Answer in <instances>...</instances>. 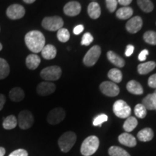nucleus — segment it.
Returning a JSON list of instances; mask_svg holds the SVG:
<instances>
[{"label": "nucleus", "instance_id": "obj_1", "mask_svg": "<svg viewBox=\"0 0 156 156\" xmlns=\"http://www.w3.org/2000/svg\"><path fill=\"white\" fill-rule=\"evenodd\" d=\"M25 42L28 49L36 54L41 51L46 44V39L41 32L32 30L25 35Z\"/></svg>", "mask_w": 156, "mask_h": 156}, {"label": "nucleus", "instance_id": "obj_2", "mask_svg": "<svg viewBox=\"0 0 156 156\" xmlns=\"http://www.w3.org/2000/svg\"><path fill=\"white\" fill-rule=\"evenodd\" d=\"M100 142L98 136L92 135L87 136L83 142L80 147V153L83 156H91L98 151Z\"/></svg>", "mask_w": 156, "mask_h": 156}, {"label": "nucleus", "instance_id": "obj_3", "mask_svg": "<svg viewBox=\"0 0 156 156\" xmlns=\"http://www.w3.org/2000/svg\"><path fill=\"white\" fill-rule=\"evenodd\" d=\"M77 135L75 132L71 131L66 132L60 136L58 140V147L63 153H68L75 145Z\"/></svg>", "mask_w": 156, "mask_h": 156}, {"label": "nucleus", "instance_id": "obj_4", "mask_svg": "<svg viewBox=\"0 0 156 156\" xmlns=\"http://www.w3.org/2000/svg\"><path fill=\"white\" fill-rule=\"evenodd\" d=\"M113 112L117 117L120 119H126L131 114V108L125 101L118 100L114 103Z\"/></svg>", "mask_w": 156, "mask_h": 156}, {"label": "nucleus", "instance_id": "obj_5", "mask_svg": "<svg viewBox=\"0 0 156 156\" xmlns=\"http://www.w3.org/2000/svg\"><path fill=\"white\" fill-rule=\"evenodd\" d=\"M63 25V20L58 16L46 17L42 21L43 28L49 31H57L62 28Z\"/></svg>", "mask_w": 156, "mask_h": 156}, {"label": "nucleus", "instance_id": "obj_6", "mask_svg": "<svg viewBox=\"0 0 156 156\" xmlns=\"http://www.w3.org/2000/svg\"><path fill=\"white\" fill-rule=\"evenodd\" d=\"M101 54V48L99 46H93L88 50L83 58V63L87 67H93L98 62Z\"/></svg>", "mask_w": 156, "mask_h": 156}, {"label": "nucleus", "instance_id": "obj_7", "mask_svg": "<svg viewBox=\"0 0 156 156\" xmlns=\"http://www.w3.org/2000/svg\"><path fill=\"white\" fill-rule=\"evenodd\" d=\"M62 75V69L58 66H51L44 68L41 72V77L47 82L56 81Z\"/></svg>", "mask_w": 156, "mask_h": 156}, {"label": "nucleus", "instance_id": "obj_8", "mask_svg": "<svg viewBox=\"0 0 156 156\" xmlns=\"http://www.w3.org/2000/svg\"><path fill=\"white\" fill-rule=\"evenodd\" d=\"M17 123L20 128L22 129H28L30 128L34 123V117L32 113L28 110L20 112L17 118Z\"/></svg>", "mask_w": 156, "mask_h": 156}, {"label": "nucleus", "instance_id": "obj_9", "mask_svg": "<svg viewBox=\"0 0 156 156\" xmlns=\"http://www.w3.org/2000/svg\"><path fill=\"white\" fill-rule=\"evenodd\" d=\"M66 116V112L62 108H55L51 110L47 116V122L48 124L55 125L62 122Z\"/></svg>", "mask_w": 156, "mask_h": 156}, {"label": "nucleus", "instance_id": "obj_10", "mask_svg": "<svg viewBox=\"0 0 156 156\" xmlns=\"http://www.w3.org/2000/svg\"><path fill=\"white\" fill-rule=\"evenodd\" d=\"M100 90L103 94L108 97H115L119 93V87L116 83L111 81L103 82L100 85Z\"/></svg>", "mask_w": 156, "mask_h": 156}, {"label": "nucleus", "instance_id": "obj_11", "mask_svg": "<svg viewBox=\"0 0 156 156\" xmlns=\"http://www.w3.org/2000/svg\"><path fill=\"white\" fill-rule=\"evenodd\" d=\"M7 17L11 20H18L24 17L25 9L22 5L18 4L12 5L7 8L6 12Z\"/></svg>", "mask_w": 156, "mask_h": 156}, {"label": "nucleus", "instance_id": "obj_12", "mask_svg": "<svg viewBox=\"0 0 156 156\" xmlns=\"http://www.w3.org/2000/svg\"><path fill=\"white\" fill-rule=\"evenodd\" d=\"M56 90V85L51 82H42L37 86L36 90L38 95L41 96H46L54 93Z\"/></svg>", "mask_w": 156, "mask_h": 156}, {"label": "nucleus", "instance_id": "obj_13", "mask_svg": "<svg viewBox=\"0 0 156 156\" xmlns=\"http://www.w3.org/2000/svg\"><path fill=\"white\" fill-rule=\"evenodd\" d=\"M142 27V20L139 16L132 17L126 23V30L130 34H136L138 31L141 30Z\"/></svg>", "mask_w": 156, "mask_h": 156}, {"label": "nucleus", "instance_id": "obj_14", "mask_svg": "<svg viewBox=\"0 0 156 156\" xmlns=\"http://www.w3.org/2000/svg\"><path fill=\"white\" fill-rule=\"evenodd\" d=\"M81 12V5L78 2H69L64 7V12L67 16L74 17Z\"/></svg>", "mask_w": 156, "mask_h": 156}, {"label": "nucleus", "instance_id": "obj_15", "mask_svg": "<svg viewBox=\"0 0 156 156\" xmlns=\"http://www.w3.org/2000/svg\"><path fill=\"white\" fill-rule=\"evenodd\" d=\"M119 142L123 145H125L126 147H134L136 145V138L131 134L125 132L120 134L118 137Z\"/></svg>", "mask_w": 156, "mask_h": 156}, {"label": "nucleus", "instance_id": "obj_16", "mask_svg": "<svg viewBox=\"0 0 156 156\" xmlns=\"http://www.w3.org/2000/svg\"><path fill=\"white\" fill-rule=\"evenodd\" d=\"M41 55L45 59H53L56 56V48L54 46L51 44L45 45L44 47L41 50Z\"/></svg>", "mask_w": 156, "mask_h": 156}, {"label": "nucleus", "instance_id": "obj_17", "mask_svg": "<svg viewBox=\"0 0 156 156\" xmlns=\"http://www.w3.org/2000/svg\"><path fill=\"white\" fill-rule=\"evenodd\" d=\"M41 63V58L37 54H29L25 59V64L29 69L34 70L38 68Z\"/></svg>", "mask_w": 156, "mask_h": 156}, {"label": "nucleus", "instance_id": "obj_18", "mask_svg": "<svg viewBox=\"0 0 156 156\" xmlns=\"http://www.w3.org/2000/svg\"><path fill=\"white\" fill-rule=\"evenodd\" d=\"M126 89L130 93L134 95H142L143 93V87L136 80H130L126 85Z\"/></svg>", "mask_w": 156, "mask_h": 156}, {"label": "nucleus", "instance_id": "obj_19", "mask_svg": "<svg viewBox=\"0 0 156 156\" xmlns=\"http://www.w3.org/2000/svg\"><path fill=\"white\" fill-rule=\"evenodd\" d=\"M9 99L14 102H20L23 101L25 98V93L22 88L19 87H14L9 91Z\"/></svg>", "mask_w": 156, "mask_h": 156}, {"label": "nucleus", "instance_id": "obj_20", "mask_svg": "<svg viewBox=\"0 0 156 156\" xmlns=\"http://www.w3.org/2000/svg\"><path fill=\"white\" fill-rule=\"evenodd\" d=\"M87 13L92 19H98L101 16V10L98 3L93 2L90 3L87 7Z\"/></svg>", "mask_w": 156, "mask_h": 156}, {"label": "nucleus", "instance_id": "obj_21", "mask_svg": "<svg viewBox=\"0 0 156 156\" xmlns=\"http://www.w3.org/2000/svg\"><path fill=\"white\" fill-rule=\"evenodd\" d=\"M154 133L153 129L149 127L142 129L137 133V138L141 142H149L153 140Z\"/></svg>", "mask_w": 156, "mask_h": 156}, {"label": "nucleus", "instance_id": "obj_22", "mask_svg": "<svg viewBox=\"0 0 156 156\" xmlns=\"http://www.w3.org/2000/svg\"><path fill=\"white\" fill-rule=\"evenodd\" d=\"M156 67L155 62L151 61L145 62V63L140 64L137 67V71L140 75H147L149 73L153 71Z\"/></svg>", "mask_w": 156, "mask_h": 156}, {"label": "nucleus", "instance_id": "obj_23", "mask_svg": "<svg viewBox=\"0 0 156 156\" xmlns=\"http://www.w3.org/2000/svg\"><path fill=\"white\" fill-rule=\"evenodd\" d=\"M107 58H108L109 62H112L113 64H114L116 67H123L125 65L124 60L122 57H120L119 56L117 55L116 53H114V51H108V53H107Z\"/></svg>", "mask_w": 156, "mask_h": 156}, {"label": "nucleus", "instance_id": "obj_24", "mask_svg": "<svg viewBox=\"0 0 156 156\" xmlns=\"http://www.w3.org/2000/svg\"><path fill=\"white\" fill-rule=\"evenodd\" d=\"M133 15V9L129 7H121L116 12V17L121 20H126L130 18Z\"/></svg>", "mask_w": 156, "mask_h": 156}, {"label": "nucleus", "instance_id": "obj_25", "mask_svg": "<svg viewBox=\"0 0 156 156\" xmlns=\"http://www.w3.org/2000/svg\"><path fill=\"white\" fill-rule=\"evenodd\" d=\"M137 124L138 122L135 117L129 116L123 124V129L126 132H131L136 127Z\"/></svg>", "mask_w": 156, "mask_h": 156}, {"label": "nucleus", "instance_id": "obj_26", "mask_svg": "<svg viewBox=\"0 0 156 156\" xmlns=\"http://www.w3.org/2000/svg\"><path fill=\"white\" fill-rule=\"evenodd\" d=\"M17 125V119L14 115H9L5 119H4L2 126L4 129L9 130L15 129Z\"/></svg>", "mask_w": 156, "mask_h": 156}, {"label": "nucleus", "instance_id": "obj_27", "mask_svg": "<svg viewBox=\"0 0 156 156\" xmlns=\"http://www.w3.org/2000/svg\"><path fill=\"white\" fill-rule=\"evenodd\" d=\"M10 72L9 64L5 59L0 58V80L5 79Z\"/></svg>", "mask_w": 156, "mask_h": 156}, {"label": "nucleus", "instance_id": "obj_28", "mask_svg": "<svg viewBox=\"0 0 156 156\" xmlns=\"http://www.w3.org/2000/svg\"><path fill=\"white\" fill-rule=\"evenodd\" d=\"M108 77L114 83H119L122 80V72L116 68H114V69L109 70Z\"/></svg>", "mask_w": 156, "mask_h": 156}, {"label": "nucleus", "instance_id": "obj_29", "mask_svg": "<svg viewBox=\"0 0 156 156\" xmlns=\"http://www.w3.org/2000/svg\"><path fill=\"white\" fill-rule=\"evenodd\" d=\"M108 155L110 156H131L125 150L118 146H112L109 147Z\"/></svg>", "mask_w": 156, "mask_h": 156}, {"label": "nucleus", "instance_id": "obj_30", "mask_svg": "<svg viewBox=\"0 0 156 156\" xmlns=\"http://www.w3.org/2000/svg\"><path fill=\"white\" fill-rule=\"evenodd\" d=\"M137 5L145 12H151L153 10L154 6L151 0H137Z\"/></svg>", "mask_w": 156, "mask_h": 156}, {"label": "nucleus", "instance_id": "obj_31", "mask_svg": "<svg viewBox=\"0 0 156 156\" xmlns=\"http://www.w3.org/2000/svg\"><path fill=\"white\" fill-rule=\"evenodd\" d=\"M57 38L59 41H61L62 43H65L69 41V39L70 38V34L69 30L67 29L62 28H60L59 30H57Z\"/></svg>", "mask_w": 156, "mask_h": 156}, {"label": "nucleus", "instance_id": "obj_32", "mask_svg": "<svg viewBox=\"0 0 156 156\" xmlns=\"http://www.w3.org/2000/svg\"><path fill=\"white\" fill-rule=\"evenodd\" d=\"M144 41L148 44L156 45V32L155 31H147L143 36Z\"/></svg>", "mask_w": 156, "mask_h": 156}, {"label": "nucleus", "instance_id": "obj_33", "mask_svg": "<svg viewBox=\"0 0 156 156\" xmlns=\"http://www.w3.org/2000/svg\"><path fill=\"white\" fill-rule=\"evenodd\" d=\"M134 114L140 119H144L147 115V109L142 103L136 104L134 107Z\"/></svg>", "mask_w": 156, "mask_h": 156}, {"label": "nucleus", "instance_id": "obj_34", "mask_svg": "<svg viewBox=\"0 0 156 156\" xmlns=\"http://www.w3.org/2000/svg\"><path fill=\"white\" fill-rule=\"evenodd\" d=\"M107 121H108V116H107L106 114H102L98 115V116H97L96 117H95V119H93V126H101L103 123L106 122Z\"/></svg>", "mask_w": 156, "mask_h": 156}, {"label": "nucleus", "instance_id": "obj_35", "mask_svg": "<svg viewBox=\"0 0 156 156\" xmlns=\"http://www.w3.org/2000/svg\"><path fill=\"white\" fill-rule=\"evenodd\" d=\"M142 104L145 107L147 110H154L153 102L151 100V94H148L147 96L142 99Z\"/></svg>", "mask_w": 156, "mask_h": 156}, {"label": "nucleus", "instance_id": "obj_36", "mask_svg": "<svg viewBox=\"0 0 156 156\" xmlns=\"http://www.w3.org/2000/svg\"><path fill=\"white\" fill-rule=\"evenodd\" d=\"M93 37L90 33H85L83 35V38H82L81 41V44L84 45V46H88L93 42Z\"/></svg>", "mask_w": 156, "mask_h": 156}, {"label": "nucleus", "instance_id": "obj_37", "mask_svg": "<svg viewBox=\"0 0 156 156\" xmlns=\"http://www.w3.org/2000/svg\"><path fill=\"white\" fill-rule=\"evenodd\" d=\"M117 0H106L107 9L110 12H114L117 7Z\"/></svg>", "mask_w": 156, "mask_h": 156}, {"label": "nucleus", "instance_id": "obj_38", "mask_svg": "<svg viewBox=\"0 0 156 156\" xmlns=\"http://www.w3.org/2000/svg\"><path fill=\"white\" fill-rule=\"evenodd\" d=\"M9 156H28V153L24 149H17L12 152Z\"/></svg>", "mask_w": 156, "mask_h": 156}, {"label": "nucleus", "instance_id": "obj_39", "mask_svg": "<svg viewBox=\"0 0 156 156\" xmlns=\"http://www.w3.org/2000/svg\"><path fill=\"white\" fill-rule=\"evenodd\" d=\"M148 85L152 88H155L156 89V74L151 75L149 77L147 81Z\"/></svg>", "mask_w": 156, "mask_h": 156}, {"label": "nucleus", "instance_id": "obj_40", "mask_svg": "<svg viewBox=\"0 0 156 156\" xmlns=\"http://www.w3.org/2000/svg\"><path fill=\"white\" fill-rule=\"evenodd\" d=\"M148 54H149V51H148V50H147V49L142 50V51L140 53L139 56H138V59L141 62L145 61L146 58H147V56L148 55Z\"/></svg>", "mask_w": 156, "mask_h": 156}, {"label": "nucleus", "instance_id": "obj_41", "mask_svg": "<svg viewBox=\"0 0 156 156\" xmlns=\"http://www.w3.org/2000/svg\"><path fill=\"white\" fill-rule=\"evenodd\" d=\"M134 50V46H132V45H128V46H126V50H125V56H131L132 54H133Z\"/></svg>", "mask_w": 156, "mask_h": 156}, {"label": "nucleus", "instance_id": "obj_42", "mask_svg": "<svg viewBox=\"0 0 156 156\" xmlns=\"http://www.w3.org/2000/svg\"><path fill=\"white\" fill-rule=\"evenodd\" d=\"M84 30V26L83 25H78L75 27L73 30V33L75 35H79Z\"/></svg>", "mask_w": 156, "mask_h": 156}, {"label": "nucleus", "instance_id": "obj_43", "mask_svg": "<svg viewBox=\"0 0 156 156\" xmlns=\"http://www.w3.org/2000/svg\"><path fill=\"white\" fill-rule=\"evenodd\" d=\"M6 102V98L3 94H0V111L2 110Z\"/></svg>", "mask_w": 156, "mask_h": 156}, {"label": "nucleus", "instance_id": "obj_44", "mask_svg": "<svg viewBox=\"0 0 156 156\" xmlns=\"http://www.w3.org/2000/svg\"><path fill=\"white\" fill-rule=\"evenodd\" d=\"M118 3L120 4L121 5L124 6V7H127L128 5H129L131 2H132V0H118Z\"/></svg>", "mask_w": 156, "mask_h": 156}, {"label": "nucleus", "instance_id": "obj_45", "mask_svg": "<svg viewBox=\"0 0 156 156\" xmlns=\"http://www.w3.org/2000/svg\"><path fill=\"white\" fill-rule=\"evenodd\" d=\"M6 151L5 149L2 147H0V156H4L5 155Z\"/></svg>", "mask_w": 156, "mask_h": 156}, {"label": "nucleus", "instance_id": "obj_46", "mask_svg": "<svg viewBox=\"0 0 156 156\" xmlns=\"http://www.w3.org/2000/svg\"><path fill=\"white\" fill-rule=\"evenodd\" d=\"M35 1H36V0H23V2L26 4H32L34 3Z\"/></svg>", "mask_w": 156, "mask_h": 156}, {"label": "nucleus", "instance_id": "obj_47", "mask_svg": "<svg viewBox=\"0 0 156 156\" xmlns=\"http://www.w3.org/2000/svg\"><path fill=\"white\" fill-rule=\"evenodd\" d=\"M2 45L1 43H0V51H2Z\"/></svg>", "mask_w": 156, "mask_h": 156}]
</instances>
